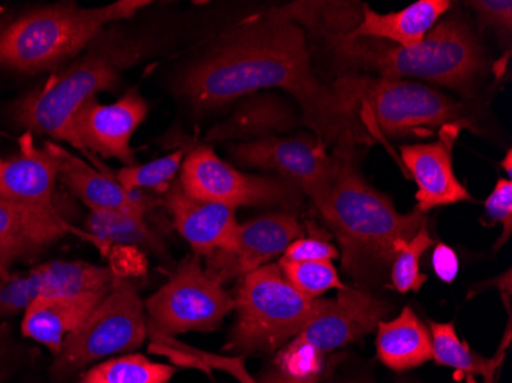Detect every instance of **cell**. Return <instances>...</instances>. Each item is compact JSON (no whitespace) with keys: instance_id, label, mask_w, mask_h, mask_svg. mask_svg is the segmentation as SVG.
<instances>
[{"instance_id":"11","label":"cell","mask_w":512,"mask_h":383,"mask_svg":"<svg viewBox=\"0 0 512 383\" xmlns=\"http://www.w3.org/2000/svg\"><path fill=\"white\" fill-rule=\"evenodd\" d=\"M230 152L243 167L273 171L278 177L292 181L312 201L329 189L336 167L335 154H327L324 141L309 135L243 141Z\"/></svg>"},{"instance_id":"29","label":"cell","mask_w":512,"mask_h":383,"mask_svg":"<svg viewBox=\"0 0 512 383\" xmlns=\"http://www.w3.org/2000/svg\"><path fill=\"white\" fill-rule=\"evenodd\" d=\"M279 269L287 281L302 295L319 298L330 289L347 290L339 279L338 270L332 261L284 262L279 261Z\"/></svg>"},{"instance_id":"6","label":"cell","mask_w":512,"mask_h":383,"mask_svg":"<svg viewBox=\"0 0 512 383\" xmlns=\"http://www.w3.org/2000/svg\"><path fill=\"white\" fill-rule=\"evenodd\" d=\"M333 89L371 138L379 134L398 137L431 134L433 129L448 126H474L467 106L422 83L344 74Z\"/></svg>"},{"instance_id":"37","label":"cell","mask_w":512,"mask_h":383,"mask_svg":"<svg viewBox=\"0 0 512 383\" xmlns=\"http://www.w3.org/2000/svg\"><path fill=\"white\" fill-rule=\"evenodd\" d=\"M258 383H315V380L304 376H293V374L284 373L279 368H270L261 376Z\"/></svg>"},{"instance_id":"22","label":"cell","mask_w":512,"mask_h":383,"mask_svg":"<svg viewBox=\"0 0 512 383\" xmlns=\"http://www.w3.org/2000/svg\"><path fill=\"white\" fill-rule=\"evenodd\" d=\"M103 298H37L23 315L22 336L60 353L69 334L76 331Z\"/></svg>"},{"instance_id":"39","label":"cell","mask_w":512,"mask_h":383,"mask_svg":"<svg viewBox=\"0 0 512 383\" xmlns=\"http://www.w3.org/2000/svg\"><path fill=\"white\" fill-rule=\"evenodd\" d=\"M511 160H512V154H511V151H508V154H506V160L502 161V167H505V171H506V174H508V177H511V175H512Z\"/></svg>"},{"instance_id":"7","label":"cell","mask_w":512,"mask_h":383,"mask_svg":"<svg viewBox=\"0 0 512 383\" xmlns=\"http://www.w3.org/2000/svg\"><path fill=\"white\" fill-rule=\"evenodd\" d=\"M234 301L237 324L224 350L240 354L278 350L330 305L329 299L298 292L278 264H267L240 278Z\"/></svg>"},{"instance_id":"15","label":"cell","mask_w":512,"mask_h":383,"mask_svg":"<svg viewBox=\"0 0 512 383\" xmlns=\"http://www.w3.org/2000/svg\"><path fill=\"white\" fill-rule=\"evenodd\" d=\"M43 148L56 158L63 186L91 212L137 213L148 217L155 207L161 206L160 195L125 189L112 177L111 169L100 171L54 141H46Z\"/></svg>"},{"instance_id":"40","label":"cell","mask_w":512,"mask_h":383,"mask_svg":"<svg viewBox=\"0 0 512 383\" xmlns=\"http://www.w3.org/2000/svg\"><path fill=\"white\" fill-rule=\"evenodd\" d=\"M0 160H2V158H0Z\"/></svg>"},{"instance_id":"23","label":"cell","mask_w":512,"mask_h":383,"mask_svg":"<svg viewBox=\"0 0 512 383\" xmlns=\"http://www.w3.org/2000/svg\"><path fill=\"white\" fill-rule=\"evenodd\" d=\"M30 273L37 298H105L115 278L111 267L85 261L45 262Z\"/></svg>"},{"instance_id":"38","label":"cell","mask_w":512,"mask_h":383,"mask_svg":"<svg viewBox=\"0 0 512 383\" xmlns=\"http://www.w3.org/2000/svg\"><path fill=\"white\" fill-rule=\"evenodd\" d=\"M508 342H505L502 348H500L499 353H497L496 357H493V361H491L490 367L486 368L480 376H482V383H496V374L497 368L500 367L503 361V353H505V348L508 347Z\"/></svg>"},{"instance_id":"8","label":"cell","mask_w":512,"mask_h":383,"mask_svg":"<svg viewBox=\"0 0 512 383\" xmlns=\"http://www.w3.org/2000/svg\"><path fill=\"white\" fill-rule=\"evenodd\" d=\"M148 331L145 304L135 285L115 276L108 295L54 356L51 374L56 380H68L115 354L137 350L145 344Z\"/></svg>"},{"instance_id":"5","label":"cell","mask_w":512,"mask_h":383,"mask_svg":"<svg viewBox=\"0 0 512 383\" xmlns=\"http://www.w3.org/2000/svg\"><path fill=\"white\" fill-rule=\"evenodd\" d=\"M151 5L119 0L99 8L56 4L36 8L0 27V68L37 74L76 59L103 28L131 20Z\"/></svg>"},{"instance_id":"31","label":"cell","mask_w":512,"mask_h":383,"mask_svg":"<svg viewBox=\"0 0 512 383\" xmlns=\"http://www.w3.org/2000/svg\"><path fill=\"white\" fill-rule=\"evenodd\" d=\"M37 298L36 284L30 272H10L0 278V324L11 316L25 313Z\"/></svg>"},{"instance_id":"17","label":"cell","mask_w":512,"mask_h":383,"mask_svg":"<svg viewBox=\"0 0 512 383\" xmlns=\"http://www.w3.org/2000/svg\"><path fill=\"white\" fill-rule=\"evenodd\" d=\"M460 128L440 129V138L434 143L402 146L405 167L417 184V209L427 213L439 206L473 201L453 169V146Z\"/></svg>"},{"instance_id":"27","label":"cell","mask_w":512,"mask_h":383,"mask_svg":"<svg viewBox=\"0 0 512 383\" xmlns=\"http://www.w3.org/2000/svg\"><path fill=\"white\" fill-rule=\"evenodd\" d=\"M186 154L188 149L180 148L149 163L120 167L112 172V177L125 189L142 190L161 197L177 180Z\"/></svg>"},{"instance_id":"30","label":"cell","mask_w":512,"mask_h":383,"mask_svg":"<svg viewBox=\"0 0 512 383\" xmlns=\"http://www.w3.org/2000/svg\"><path fill=\"white\" fill-rule=\"evenodd\" d=\"M433 246V239L427 226L422 227L413 238L399 250L390 270L394 289L401 293L419 292L427 281V275L421 273V259L425 250Z\"/></svg>"},{"instance_id":"10","label":"cell","mask_w":512,"mask_h":383,"mask_svg":"<svg viewBox=\"0 0 512 383\" xmlns=\"http://www.w3.org/2000/svg\"><path fill=\"white\" fill-rule=\"evenodd\" d=\"M178 181L191 197L235 209L241 206L299 207L304 195L286 178L238 171L221 160L211 145L197 146L186 154Z\"/></svg>"},{"instance_id":"24","label":"cell","mask_w":512,"mask_h":383,"mask_svg":"<svg viewBox=\"0 0 512 383\" xmlns=\"http://www.w3.org/2000/svg\"><path fill=\"white\" fill-rule=\"evenodd\" d=\"M376 328L379 361L390 370H411L430 361V333L410 307H405L393 321L379 322Z\"/></svg>"},{"instance_id":"19","label":"cell","mask_w":512,"mask_h":383,"mask_svg":"<svg viewBox=\"0 0 512 383\" xmlns=\"http://www.w3.org/2000/svg\"><path fill=\"white\" fill-rule=\"evenodd\" d=\"M80 233L63 213L36 212L0 201V278L14 264L42 255L66 233Z\"/></svg>"},{"instance_id":"3","label":"cell","mask_w":512,"mask_h":383,"mask_svg":"<svg viewBox=\"0 0 512 383\" xmlns=\"http://www.w3.org/2000/svg\"><path fill=\"white\" fill-rule=\"evenodd\" d=\"M345 74L381 79H419L465 95L485 76L486 54L476 31L460 13L445 14L419 45L404 48L350 33L325 34Z\"/></svg>"},{"instance_id":"18","label":"cell","mask_w":512,"mask_h":383,"mask_svg":"<svg viewBox=\"0 0 512 383\" xmlns=\"http://www.w3.org/2000/svg\"><path fill=\"white\" fill-rule=\"evenodd\" d=\"M161 206L171 213L175 229L195 255L206 258L232 246L240 224L235 207L191 197L178 180L161 195Z\"/></svg>"},{"instance_id":"12","label":"cell","mask_w":512,"mask_h":383,"mask_svg":"<svg viewBox=\"0 0 512 383\" xmlns=\"http://www.w3.org/2000/svg\"><path fill=\"white\" fill-rule=\"evenodd\" d=\"M148 103L135 89L126 92L117 102L100 103L97 99L83 103L73 118V132L80 154L88 157L100 171L109 167L99 158L117 160L125 166L137 163L131 140L148 117Z\"/></svg>"},{"instance_id":"2","label":"cell","mask_w":512,"mask_h":383,"mask_svg":"<svg viewBox=\"0 0 512 383\" xmlns=\"http://www.w3.org/2000/svg\"><path fill=\"white\" fill-rule=\"evenodd\" d=\"M329 189L313 201L342 249V267L359 287H378L399 250L427 224V213H401L359 174L352 151L336 149Z\"/></svg>"},{"instance_id":"21","label":"cell","mask_w":512,"mask_h":383,"mask_svg":"<svg viewBox=\"0 0 512 383\" xmlns=\"http://www.w3.org/2000/svg\"><path fill=\"white\" fill-rule=\"evenodd\" d=\"M450 8L448 0H419L398 13L381 14L365 5L361 22L352 34L410 48L419 45Z\"/></svg>"},{"instance_id":"25","label":"cell","mask_w":512,"mask_h":383,"mask_svg":"<svg viewBox=\"0 0 512 383\" xmlns=\"http://www.w3.org/2000/svg\"><path fill=\"white\" fill-rule=\"evenodd\" d=\"M85 238L103 255L115 247H143L158 255L165 252L160 236L149 226L148 217L137 213L91 212L86 218Z\"/></svg>"},{"instance_id":"32","label":"cell","mask_w":512,"mask_h":383,"mask_svg":"<svg viewBox=\"0 0 512 383\" xmlns=\"http://www.w3.org/2000/svg\"><path fill=\"white\" fill-rule=\"evenodd\" d=\"M486 217L493 223L503 224L502 238L496 249L508 241L512 232V181L509 178H500L490 197L485 201Z\"/></svg>"},{"instance_id":"33","label":"cell","mask_w":512,"mask_h":383,"mask_svg":"<svg viewBox=\"0 0 512 383\" xmlns=\"http://www.w3.org/2000/svg\"><path fill=\"white\" fill-rule=\"evenodd\" d=\"M339 256V250L333 244L321 236H310V238L296 239L287 247L283 258L284 262H310V261H332Z\"/></svg>"},{"instance_id":"35","label":"cell","mask_w":512,"mask_h":383,"mask_svg":"<svg viewBox=\"0 0 512 383\" xmlns=\"http://www.w3.org/2000/svg\"><path fill=\"white\" fill-rule=\"evenodd\" d=\"M483 27L493 28L500 36H508L511 34L512 27V2L511 0H476V2H468Z\"/></svg>"},{"instance_id":"13","label":"cell","mask_w":512,"mask_h":383,"mask_svg":"<svg viewBox=\"0 0 512 383\" xmlns=\"http://www.w3.org/2000/svg\"><path fill=\"white\" fill-rule=\"evenodd\" d=\"M304 226L292 212H275L238 224L232 246L206 256L207 272L221 284L243 278L283 255L287 247L304 236Z\"/></svg>"},{"instance_id":"20","label":"cell","mask_w":512,"mask_h":383,"mask_svg":"<svg viewBox=\"0 0 512 383\" xmlns=\"http://www.w3.org/2000/svg\"><path fill=\"white\" fill-rule=\"evenodd\" d=\"M299 123L298 112L284 97L270 92H256L247 95L234 115L207 132L203 141L266 140L292 131Z\"/></svg>"},{"instance_id":"34","label":"cell","mask_w":512,"mask_h":383,"mask_svg":"<svg viewBox=\"0 0 512 383\" xmlns=\"http://www.w3.org/2000/svg\"><path fill=\"white\" fill-rule=\"evenodd\" d=\"M27 361V348L14 338L7 322L0 324V383H7Z\"/></svg>"},{"instance_id":"4","label":"cell","mask_w":512,"mask_h":383,"mask_svg":"<svg viewBox=\"0 0 512 383\" xmlns=\"http://www.w3.org/2000/svg\"><path fill=\"white\" fill-rule=\"evenodd\" d=\"M155 53L157 42L151 34L129 30L122 23L109 25L68 68L23 95L14 105V118L27 131L65 141L79 152L71 126L77 109L100 92L117 88L128 69Z\"/></svg>"},{"instance_id":"26","label":"cell","mask_w":512,"mask_h":383,"mask_svg":"<svg viewBox=\"0 0 512 383\" xmlns=\"http://www.w3.org/2000/svg\"><path fill=\"white\" fill-rule=\"evenodd\" d=\"M171 365L151 361L142 354H122L92 365L80 374L79 383H169Z\"/></svg>"},{"instance_id":"1","label":"cell","mask_w":512,"mask_h":383,"mask_svg":"<svg viewBox=\"0 0 512 383\" xmlns=\"http://www.w3.org/2000/svg\"><path fill=\"white\" fill-rule=\"evenodd\" d=\"M266 89L289 92L304 122L325 145L352 151L370 143V134L358 117L333 86H325L316 76L304 30L272 10L221 34L177 80V91L200 112L223 108Z\"/></svg>"},{"instance_id":"14","label":"cell","mask_w":512,"mask_h":383,"mask_svg":"<svg viewBox=\"0 0 512 383\" xmlns=\"http://www.w3.org/2000/svg\"><path fill=\"white\" fill-rule=\"evenodd\" d=\"M390 310V305L378 296L348 287L298 334L293 344L309 348L316 356L330 353L373 333Z\"/></svg>"},{"instance_id":"36","label":"cell","mask_w":512,"mask_h":383,"mask_svg":"<svg viewBox=\"0 0 512 383\" xmlns=\"http://www.w3.org/2000/svg\"><path fill=\"white\" fill-rule=\"evenodd\" d=\"M433 269L442 281L453 282L459 272V261L451 247L439 244L433 253Z\"/></svg>"},{"instance_id":"16","label":"cell","mask_w":512,"mask_h":383,"mask_svg":"<svg viewBox=\"0 0 512 383\" xmlns=\"http://www.w3.org/2000/svg\"><path fill=\"white\" fill-rule=\"evenodd\" d=\"M59 164L50 151L39 149L33 132L19 138V152L0 160V201L45 213H63L57 201Z\"/></svg>"},{"instance_id":"9","label":"cell","mask_w":512,"mask_h":383,"mask_svg":"<svg viewBox=\"0 0 512 383\" xmlns=\"http://www.w3.org/2000/svg\"><path fill=\"white\" fill-rule=\"evenodd\" d=\"M145 310L155 334L207 333L235 310V301L195 255L178 264L169 281L146 301Z\"/></svg>"},{"instance_id":"28","label":"cell","mask_w":512,"mask_h":383,"mask_svg":"<svg viewBox=\"0 0 512 383\" xmlns=\"http://www.w3.org/2000/svg\"><path fill=\"white\" fill-rule=\"evenodd\" d=\"M431 359L437 365L450 367L457 373L471 379V376H480L486 368L490 367L493 359H485L471 350L470 345L460 341L456 328L451 324L431 322Z\"/></svg>"}]
</instances>
